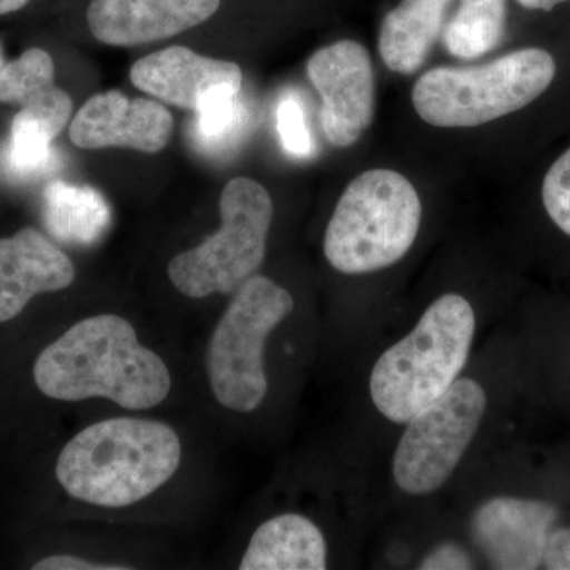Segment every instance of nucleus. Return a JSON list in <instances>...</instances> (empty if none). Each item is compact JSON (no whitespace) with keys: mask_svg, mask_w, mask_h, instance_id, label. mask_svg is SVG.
<instances>
[{"mask_svg":"<svg viewBox=\"0 0 570 570\" xmlns=\"http://www.w3.org/2000/svg\"><path fill=\"white\" fill-rule=\"evenodd\" d=\"M33 381L51 400L102 397L129 411L159 406L174 385L163 356L142 346L134 325L116 314L71 325L37 356Z\"/></svg>","mask_w":570,"mask_h":570,"instance_id":"obj_1","label":"nucleus"},{"mask_svg":"<svg viewBox=\"0 0 570 570\" xmlns=\"http://www.w3.org/2000/svg\"><path fill=\"white\" fill-rule=\"evenodd\" d=\"M181 459V441L167 423L108 419L86 426L67 442L56 463V479L77 501L121 509L163 489Z\"/></svg>","mask_w":570,"mask_h":570,"instance_id":"obj_2","label":"nucleus"},{"mask_svg":"<svg viewBox=\"0 0 570 570\" xmlns=\"http://www.w3.org/2000/svg\"><path fill=\"white\" fill-rule=\"evenodd\" d=\"M474 307L445 294L426 307L417 325L379 356L370 395L382 417L397 425L444 395L460 377L475 336Z\"/></svg>","mask_w":570,"mask_h":570,"instance_id":"obj_3","label":"nucleus"},{"mask_svg":"<svg viewBox=\"0 0 570 570\" xmlns=\"http://www.w3.org/2000/svg\"><path fill=\"white\" fill-rule=\"evenodd\" d=\"M422 224V202L406 176L374 168L356 176L326 225L324 253L343 275L381 272L406 257Z\"/></svg>","mask_w":570,"mask_h":570,"instance_id":"obj_4","label":"nucleus"},{"mask_svg":"<svg viewBox=\"0 0 570 570\" xmlns=\"http://www.w3.org/2000/svg\"><path fill=\"white\" fill-rule=\"evenodd\" d=\"M554 73L550 52L527 48L485 66L428 70L412 89V104L430 126L478 127L534 102Z\"/></svg>","mask_w":570,"mask_h":570,"instance_id":"obj_5","label":"nucleus"},{"mask_svg":"<svg viewBox=\"0 0 570 570\" xmlns=\"http://www.w3.org/2000/svg\"><path fill=\"white\" fill-rule=\"evenodd\" d=\"M294 296L266 276L239 285L214 326L206 351V376L220 406L249 414L268 393L265 346L294 311Z\"/></svg>","mask_w":570,"mask_h":570,"instance_id":"obj_6","label":"nucleus"},{"mask_svg":"<svg viewBox=\"0 0 570 570\" xmlns=\"http://www.w3.org/2000/svg\"><path fill=\"white\" fill-rule=\"evenodd\" d=\"M219 209V230L168 265L171 284L187 298L235 294L264 264L275 214L268 190L254 179L234 178L224 187Z\"/></svg>","mask_w":570,"mask_h":570,"instance_id":"obj_7","label":"nucleus"},{"mask_svg":"<svg viewBox=\"0 0 570 570\" xmlns=\"http://www.w3.org/2000/svg\"><path fill=\"white\" fill-rule=\"evenodd\" d=\"M485 411V390L464 377L409 420L392 460L397 489L409 497L441 490L474 441Z\"/></svg>","mask_w":570,"mask_h":570,"instance_id":"obj_8","label":"nucleus"},{"mask_svg":"<svg viewBox=\"0 0 570 570\" xmlns=\"http://www.w3.org/2000/svg\"><path fill=\"white\" fill-rule=\"evenodd\" d=\"M307 77L322 97L321 124L337 148L360 140L376 110V81L370 52L354 40H341L314 52Z\"/></svg>","mask_w":570,"mask_h":570,"instance_id":"obj_9","label":"nucleus"},{"mask_svg":"<svg viewBox=\"0 0 570 570\" xmlns=\"http://www.w3.org/2000/svg\"><path fill=\"white\" fill-rule=\"evenodd\" d=\"M557 519V508L547 502L498 497L472 513L471 535L491 568L532 570L543 564Z\"/></svg>","mask_w":570,"mask_h":570,"instance_id":"obj_10","label":"nucleus"},{"mask_svg":"<svg viewBox=\"0 0 570 570\" xmlns=\"http://www.w3.org/2000/svg\"><path fill=\"white\" fill-rule=\"evenodd\" d=\"M174 116L164 105L110 91L91 97L70 124V140L81 149L130 148L163 151L174 134Z\"/></svg>","mask_w":570,"mask_h":570,"instance_id":"obj_11","label":"nucleus"},{"mask_svg":"<svg viewBox=\"0 0 570 570\" xmlns=\"http://www.w3.org/2000/svg\"><path fill=\"white\" fill-rule=\"evenodd\" d=\"M220 0H91L88 26L100 43L138 47L208 21Z\"/></svg>","mask_w":570,"mask_h":570,"instance_id":"obj_12","label":"nucleus"},{"mask_svg":"<svg viewBox=\"0 0 570 570\" xmlns=\"http://www.w3.org/2000/svg\"><path fill=\"white\" fill-rule=\"evenodd\" d=\"M69 257L36 228L0 239V324L20 316L36 295L73 284Z\"/></svg>","mask_w":570,"mask_h":570,"instance_id":"obj_13","label":"nucleus"},{"mask_svg":"<svg viewBox=\"0 0 570 570\" xmlns=\"http://www.w3.org/2000/svg\"><path fill=\"white\" fill-rule=\"evenodd\" d=\"M135 88L184 110H197L220 88L242 91L243 71L234 62L205 58L186 47H170L141 58L130 69Z\"/></svg>","mask_w":570,"mask_h":570,"instance_id":"obj_14","label":"nucleus"},{"mask_svg":"<svg viewBox=\"0 0 570 570\" xmlns=\"http://www.w3.org/2000/svg\"><path fill=\"white\" fill-rule=\"evenodd\" d=\"M328 547L324 532L299 513H281L264 521L247 543L242 570H324Z\"/></svg>","mask_w":570,"mask_h":570,"instance_id":"obj_15","label":"nucleus"},{"mask_svg":"<svg viewBox=\"0 0 570 570\" xmlns=\"http://www.w3.org/2000/svg\"><path fill=\"white\" fill-rule=\"evenodd\" d=\"M0 102L18 105L58 137L71 118L69 94L55 85V62L50 52L32 48L0 70Z\"/></svg>","mask_w":570,"mask_h":570,"instance_id":"obj_16","label":"nucleus"},{"mask_svg":"<svg viewBox=\"0 0 570 570\" xmlns=\"http://www.w3.org/2000/svg\"><path fill=\"white\" fill-rule=\"evenodd\" d=\"M450 0H401L382 22L379 52L390 70L415 73L441 32Z\"/></svg>","mask_w":570,"mask_h":570,"instance_id":"obj_17","label":"nucleus"},{"mask_svg":"<svg viewBox=\"0 0 570 570\" xmlns=\"http://www.w3.org/2000/svg\"><path fill=\"white\" fill-rule=\"evenodd\" d=\"M43 220L61 242L91 245L110 225L111 212L91 186L55 181L45 189Z\"/></svg>","mask_w":570,"mask_h":570,"instance_id":"obj_18","label":"nucleus"},{"mask_svg":"<svg viewBox=\"0 0 570 570\" xmlns=\"http://www.w3.org/2000/svg\"><path fill=\"white\" fill-rule=\"evenodd\" d=\"M505 14V0H460L459 11L445 28V48L460 59L487 55L504 36Z\"/></svg>","mask_w":570,"mask_h":570,"instance_id":"obj_19","label":"nucleus"},{"mask_svg":"<svg viewBox=\"0 0 570 570\" xmlns=\"http://www.w3.org/2000/svg\"><path fill=\"white\" fill-rule=\"evenodd\" d=\"M238 89L220 88L205 97L195 110V145L208 154H223L234 148L246 130L247 110Z\"/></svg>","mask_w":570,"mask_h":570,"instance_id":"obj_20","label":"nucleus"},{"mask_svg":"<svg viewBox=\"0 0 570 570\" xmlns=\"http://www.w3.org/2000/svg\"><path fill=\"white\" fill-rule=\"evenodd\" d=\"M55 138L45 124L26 112H18L11 122L6 149L7 171L17 179H33L48 174L58 160L52 149Z\"/></svg>","mask_w":570,"mask_h":570,"instance_id":"obj_21","label":"nucleus"},{"mask_svg":"<svg viewBox=\"0 0 570 570\" xmlns=\"http://www.w3.org/2000/svg\"><path fill=\"white\" fill-rule=\"evenodd\" d=\"M276 126L281 145L291 156L303 159L313 154V137L307 126L306 111L295 94H285L277 105Z\"/></svg>","mask_w":570,"mask_h":570,"instance_id":"obj_22","label":"nucleus"},{"mask_svg":"<svg viewBox=\"0 0 570 570\" xmlns=\"http://www.w3.org/2000/svg\"><path fill=\"white\" fill-rule=\"evenodd\" d=\"M542 200L550 219L570 236V149L551 165L546 175Z\"/></svg>","mask_w":570,"mask_h":570,"instance_id":"obj_23","label":"nucleus"},{"mask_svg":"<svg viewBox=\"0 0 570 570\" xmlns=\"http://www.w3.org/2000/svg\"><path fill=\"white\" fill-rule=\"evenodd\" d=\"M474 560L459 543L445 542L428 551L420 561V570H468L474 569Z\"/></svg>","mask_w":570,"mask_h":570,"instance_id":"obj_24","label":"nucleus"},{"mask_svg":"<svg viewBox=\"0 0 570 570\" xmlns=\"http://www.w3.org/2000/svg\"><path fill=\"white\" fill-rule=\"evenodd\" d=\"M36 570H129V566L115 564V562H100L75 554H52L33 564Z\"/></svg>","mask_w":570,"mask_h":570,"instance_id":"obj_25","label":"nucleus"},{"mask_svg":"<svg viewBox=\"0 0 570 570\" xmlns=\"http://www.w3.org/2000/svg\"><path fill=\"white\" fill-rule=\"evenodd\" d=\"M543 564L550 570H570V528L551 530Z\"/></svg>","mask_w":570,"mask_h":570,"instance_id":"obj_26","label":"nucleus"},{"mask_svg":"<svg viewBox=\"0 0 570 570\" xmlns=\"http://www.w3.org/2000/svg\"><path fill=\"white\" fill-rule=\"evenodd\" d=\"M517 2L523 6L524 9L550 11L558 3L568 2V0H517Z\"/></svg>","mask_w":570,"mask_h":570,"instance_id":"obj_27","label":"nucleus"},{"mask_svg":"<svg viewBox=\"0 0 570 570\" xmlns=\"http://www.w3.org/2000/svg\"><path fill=\"white\" fill-rule=\"evenodd\" d=\"M29 0H0V14L13 13L26 7Z\"/></svg>","mask_w":570,"mask_h":570,"instance_id":"obj_28","label":"nucleus"},{"mask_svg":"<svg viewBox=\"0 0 570 570\" xmlns=\"http://www.w3.org/2000/svg\"><path fill=\"white\" fill-rule=\"evenodd\" d=\"M3 66H6V61H3V51L2 47H0V70H2Z\"/></svg>","mask_w":570,"mask_h":570,"instance_id":"obj_29","label":"nucleus"}]
</instances>
